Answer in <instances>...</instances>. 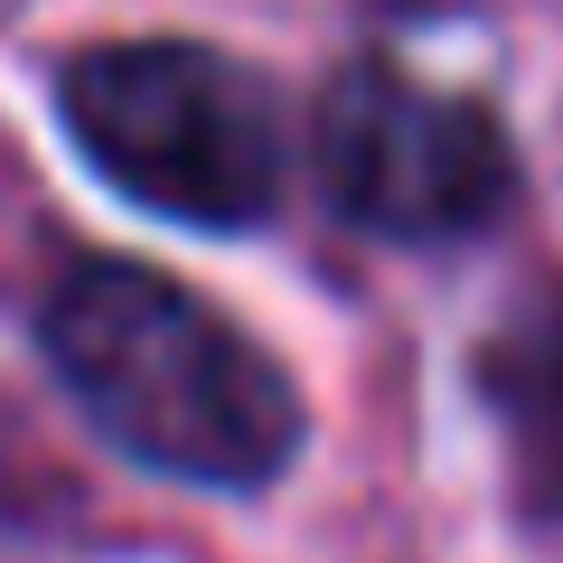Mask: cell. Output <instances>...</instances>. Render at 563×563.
<instances>
[{
    "instance_id": "obj_2",
    "label": "cell",
    "mask_w": 563,
    "mask_h": 563,
    "mask_svg": "<svg viewBox=\"0 0 563 563\" xmlns=\"http://www.w3.org/2000/svg\"><path fill=\"white\" fill-rule=\"evenodd\" d=\"M57 113L103 188L169 225H254L282 198V113L254 66L198 38H113L66 57Z\"/></svg>"
},
{
    "instance_id": "obj_3",
    "label": "cell",
    "mask_w": 563,
    "mask_h": 563,
    "mask_svg": "<svg viewBox=\"0 0 563 563\" xmlns=\"http://www.w3.org/2000/svg\"><path fill=\"white\" fill-rule=\"evenodd\" d=\"M320 179L329 207L366 235L442 244L479 235L517 198V151L470 95L404 76V66H347L320 95Z\"/></svg>"
},
{
    "instance_id": "obj_1",
    "label": "cell",
    "mask_w": 563,
    "mask_h": 563,
    "mask_svg": "<svg viewBox=\"0 0 563 563\" xmlns=\"http://www.w3.org/2000/svg\"><path fill=\"white\" fill-rule=\"evenodd\" d=\"M38 339L85 422L179 488H273L301 451L291 376L151 263H76L47 291Z\"/></svg>"
}]
</instances>
